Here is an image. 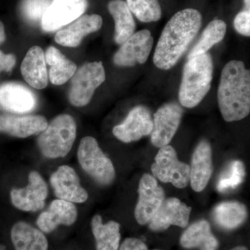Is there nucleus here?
Here are the masks:
<instances>
[{
    "instance_id": "nucleus-1",
    "label": "nucleus",
    "mask_w": 250,
    "mask_h": 250,
    "mask_svg": "<svg viewBox=\"0 0 250 250\" xmlns=\"http://www.w3.org/2000/svg\"><path fill=\"white\" fill-rule=\"evenodd\" d=\"M202 15L196 9H187L174 15L164 27L153 62L161 70L174 66L193 41L202 25Z\"/></svg>"
},
{
    "instance_id": "nucleus-2",
    "label": "nucleus",
    "mask_w": 250,
    "mask_h": 250,
    "mask_svg": "<svg viewBox=\"0 0 250 250\" xmlns=\"http://www.w3.org/2000/svg\"><path fill=\"white\" fill-rule=\"evenodd\" d=\"M218 101L225 121H241L250 114V72L243 62L232 60L224 67Z\"/></svg>"
},
{
    "instance_id": "nucleus-3",
    "label": "nucleus",
    "mask_w": 250,
    "mask_h": 250,
    "mask_svg": "<svg viewBox=\"0 0 250 250\" xmlns=\"http://www.w3.org/2000/svg\"><path fill=\"white\" fill-rule=\"evenodd\" d=\"M213 72V60L210 54H200L188 59L179 88V102L182 106L193 108L201 103L209 91Z\"/></svg>"
},
{
    "instance_id": "nucleus-4",
    "label": "nucleus",
    "mask_w": 250,
    "mask_h": 250,
    "mask_svg": "<svg viewBox=\"0 0 250 250\" xmlns=\"http://www.w3.org/2000/svg\"><path fill=\"white\" fill-rule=\"evenodd\" d=\"M76 136L75 119L68 114L59 115L40 133L38 147L47 159L65 157L71 150Z\"/></svg>"
},
{
    "instance_id": "nucleus-5",
    "label": "nucleus",
    "mask_w": 250,
    "mask_h": 250,
    "mask_svg": "<svg viewBox=\"0 0 250 250\" xmlns=\"http://www.w3.org/2000/svg\"><path fill=\"white\" fill-rule=\"evenodd\" d=\"M77 158L82 169L97 183L108 186L116 178L113 163L102 150L95 138L86 136L82 139Z\"/></svg>"
},
{
    "instance_id": "nucleus-6",
    "label": "nucleus",
    "mask_w": 250,
    "mask_h": 250,
    "mask_svg": "<svg viewBox=\"0 0 250 250\" xmlns=\"http://www.w3.org/2000/svg\"><path fill=\"white\" fill-rule=\"evenodd\" d=\"M69 90V101L73 106H86L95 90L106 80L103 62H87L75 72Z\"/></svg>"
},
{
    "instance_id": "nucleus-7",
    "label": "nucleus",
    "mask_w": 250,
    "mask_h": 250,
    "mask_svg": "<svg viewBox=\"0 0 250 250\" xmlns=\"http://www.w3.org/2000/svg\"><path fill=\"white\" fill-rule=\"evenodd\" d=\"M151 170L161 182L172 184L178 188L187 187L190 180V166L179 161L175 149L168 145L160 148Z\"/></svg>"
},
{
    "instance_id": "nucleus-8",
    "label": "nucleus",
    "mask_w": 250,
    "mask_h": 250,
    "mask_svg": "<svg viewBox=\"0 0 250 250\" xmlns=\"http://www.w3.org/2000/svg\"><path fill=\"white\" fill-rule=\"evenodd\" d=\"M48 195V188L39 172L32 171L29 174V183L21 188H13L10 192L12 205L25 212L39 211L44 208Z\"/></svg>"
},
{
    "instance_id": "nucleus-9",
    "label": "nucleus",
    "mask_w": 250,
    "mask_h": 250,
    "mask_svg": "<svg viewBox=\"0 0 250 250\" xmlns=\"http://www.w3.org/2000/svg\"><path fill=\"white\" fill-rule=\"evenodd\" d=\"M139 201L135 208V218L140 225L149 223L165 200V193L155 177L144 174L139 182Z\"/></svg>"
},
{
    "instance_id": "nucleus-10",
    "label": "nucleus",
    "mask_w": 250,
    "mask_h": 250,
    "mask_svg": "<svg viewBox=\"0 0 250 250\" xmlns=\"http://www.w3.org/2000/svg\"><path fill=\"white\" fill-rule=\"evenodd\" d=\"M87 6V0H53L41 19L42 29L50 32L70 24L82 16Z\"/></svg>"
},
{
    "instance_id": "nucleus-11",
    "label": "nucleus",
    "mask_w": 250,
    "mask_h": 250,
    "mask_svg": "<svg viewBox=\"0 0 250 250\" xmlns=\"http://www.w3.org/2000/svg\"><path fill=\"white\" fill-rule=\"evenodd\" d=\"M183 110L176 103L161 106L154 115L151 142L156 147L167 146L173 139L182 120Z\"/></svg>"
},
{
    "instance_id": "nucleus-12",
    "label": "nucleus",
    "mask_w": 250,
    "mask_h": 250,
    "mask_svg": "<svg viewBox=\"0 0 250 250\" xmlns=\"http://www.w3.org/2000/svg\"><path fill=\"white\" fill-rule=\"evenodd\" d=\"M154 39L150 31L143 29L134 33L122 44L115 54L113 62L122 67L134 66L146 62L152 51Z\"/></svg>"
},
{
    "instance_id": "nucleus-13",
    "label": "nucleus",
    "mask_w": 250,
    "mask_h": 250,
    "mask_svg": "<svg viewBox=\"0 0 250 250\" xmlns=\"http://www.w3.org/2000/svg\"><path fill=\"white\" fill-rule=\"evenodd\" d=\"M54 195L57 199L72 203H84L88 192L82 187L76 171L69 166H62L49 178Z\"/></svg>"
},
{
    "instance_id": "nucleus-14",
    "label": "nucleus",
    "mask_w": 250,
    "mask_h": 250,
    "mask_svg": "<svg viewBox=\"0 0 250 250\" xmlns=\"http://www.w3.org/2000/svg\"><path fill=\"white\" fill-rule=\"evenodd\" d=\"M152 129L150 112L145 106H139L129 112L121 124L114 126L113 134L119 141L128 143L150 134Z\"/></svg>"
},
{
    "instance_id": "nucleus-15",
    "label": "nucleus",
    "mask_w": 250,
    "mask_h": 250,
    "mask_svg": "<svg viewBox=\"0 0 250 250\" xmlns=\"http://www.w3.org/2000/svg\"><path fill=\"white\" fill-rule=\"evenodd\" d=\"M191 210V207L176 197L166 199L149 221V228L158 231L167 229L171 225L186 228Z\"/></svg>"
},
{
    "instance_id": "nucleus-16",
    "label": "nucleus",
    "mask_w": 250,
    "mask_h": 250,
    "mask_svg": "<svg viewBox=\"0 0 250 250\" xmlns=\"http://www.w3.org/2000/svg\"><path fill=\"white\" fill-rule=\"evenodd\" d=\"M36 99L25 85L8 82L0 85V108L12 113H25L36 107Z\"/></svg>"
},
{
    "instance_id": "nucleus-17",
    "label": "nucleus",
    "mask_w": 250,
    "mask_h": 250,
    "mask_svg": "<svg viewBox=\"0 0 250 250\" xmlns=\"http://www.w3.org/2000/svg\"><path fill=\"white\" fill-rule=\"evenodd\" d=\"M78 210L72 202L57 199L39 215L36 225L44 233H51L60 225L70 226L76 222Z\"/></svg>"
},
{
    "instance_id": "nucleus-18",
    "label": "nucleus",
    "mask_w": 250,
    "mask_h": 250,
    "mask_svg": "<svg viewBox=\"0 0 250 250\" xmlns=\"http://www.w3.org/2000/svg\"><path fill=\"white\" fill-rule=\"evenodd\" d=\"M103 18L98 14L85 15L56 34L54 40L64 47H76L83 38L98 31L103 26Z\"/></svg>"
},
{
    "instance_id": "nucleus-19",
    "label": "nucleus",
    "mask_w": 250,
    "mask_h": 250,
    "mask_svg": "<svg viewBox=\"0 0 250 250\" xmlns=\"http://www.w3.org/2000/svg\"><path fill=\"white\" fill-rule=\"evenodd\" d=\"M48 123L45 117L39 115H0V132L21 139L40 134L45 129Z\"/></svg>"
},
{
    "instance_id": "nucleus-20",
    "label": "nucleus",
    "mask_w": 250,
    "mask_h": 250,
    "mask_svg": "<svg viewBox=\"0 0 250 250\" xmlns=\"http://www.w3.org/2000/svg\"><path fill=\"white\" fill-rule=\"evenodd\" d=\"M213 172L212 151L209 143L202 141L195 148L190 166V182L195 192H201L208 183Z\"/></svg>"
},
{
    "instance_id": "nucleus-21",
    "label": "nucleus",
    "mask_w": 250,
    "mask_h": 250,
    "mask_svg": "<svg viewBox=\"0 0 250 250\" xmlns=\"http://www.w3.org/2000/svg\"><path fill=\"white\" fill-rule=\"evenodd\" d=\"M21 70L23 78L32 88L43 89L48 84L45 53L39 46H34L28 50Z\"/></svg>"
},
{
    "instance_id": "nucleus-22",
    "label": "nucleus",
    "mask_w": 250,
    "mask_h": 250,
    "mask_svg": "<svg viewBox=\"0 0 250 250\" xmlns=\"http://www.w3.org/2000/svg\"><path fill=\"white\" fill-rule=\"evenodd\" d=\"M11 238L15 250H48V241L43 232L26 222L14 224Z\"/></svg>"
},
{
    "instance_id": "nucleus-23",
    "label": "nucleus",
    "mask_w": 250,
    "mask_h": 250,
    "mask_svg": "<svg viewBox=\"0 0 250 250\" xmlns=\"http://www.w3.org/2000/svg\"><path fill=\"white\" fill-rule=\"evenodd\" d=\"M180 243L184 248L200 250H217L219 246L218 239L211 232L210 224L205 220L192 224L181 236Z\"/></svg>"
},
{
    "instance_id": "nucleus-24",
    "label": "nucleus",
    "mask_w": 250,
    "mask_h": 250,
    "mask_svg": "<svg viewBox=\"0 0 250 250\" xmlns=\"http://www.w3.org/2000/svg\"><path fill=\"white\" fill-rule=\"evenodd\" d=\"M108 9L115 22L114 40L122 45L135 33L136 23L126 1L111 0Z\"/></svg>"
},
{
    "instance_id": "nucleus-25",
    "label": "nucleus",
    "mask_w": 250,
    "mask_h": 250,
    "mask_svg": "<svg viewBox=\"0 0 250 250\" xmlns=\"http://www.w3.org/2000/svg\"><path fill=\"white\" fill-rule=\"evenodd\" d=\"M45 57L46 62L49 65L48 77L52 84H64L77 71L76 64L54 46L47 49Z\"/></svg>"
},
{
    "instance_id": "nucleus-26",
    "label": "nucleus",
    "mask_w": 250,
    "mask_h": 250,
    "mask_svg": "<svg viewBox=\"0 0 250 250\" xmlns=\"http://www.w3.org/2000/svg\"><path fill=\"white\" fill-rule=\"evenodd\" d=\"M92 232L96 243V250H118L121 241V225L116 221L104 224L100 215L91 220Z\"/></svg>"
},
{
    "instance_id": "nucleus-27",
    "label": "nucleus",
    "mask_w": 250,
    "mask_h": 250,
    "mask_svg": "<svg viewBox=\"0 0 250 250\" xmlns=\"http://www.w3.org/2000/svg\"><path fill=\"white\" fill-rule=\"evenodd\" d=\"M247 216L246 206L238 202H222L215 207L213 211L215 223L225 230L238 228L246 221Z\"/></svg>"
},
{
    "instance_id": "nucleus-28",
    "label": "nucleus",
    "mask_w": 250,
    "mask_h": 250,
    "mask_svg": "<svg viewBox=\"0 0 250 250\" xmlns=\"http://www.w3.org/2000/svg\"><path fill=\"white\" fill-rule=\"evenodd\" d=\"M227 24L222 20L211 21L188 54V59L207 53L213 46L221 42L226 34Z\"/></svg>"
},
{
    "instance_id": "nucleus-29",
    "label": "nucleus",
    "mask_w": 250,
    "mask_h": 250,
    "mask_svg": "<svg viewBox=\"0 0 250 250\" xmlns=\"http://www.w3.org/2000/svg\"><path fill=\"white\" fill-rule=\"evenodd\" d=\"M130 11L143 22L160 20L162 11L158 0H126Z\"/></svg>"
},
{
    "instance_id": "nucleus-30",
    "label": "nucleus",
    "mask_w": 250,
    "mask_h": 250,
    "mask_svg": "<svg viewBox=\"0 0 250 250\" xmlns=\"http://www.w3.org/2000/svg\"><path fill=\"white\" fill-rule=\"evenodd\" d=\"M246 176V169L241 161H233L218 179L217 188L218 191L225 192L236 189L241 185Z\"/></svg>"
},
{
    "instance_id": "nucleus-31",
    "label": "nucleus",
    "mask_w": 250,
    "mask_h": 250,
    "mask_svg": "<svg viewBox=\"0 0 250 250\" xmlns=\"http://www.w3.org/2000/svg\"><path fill=\"white\" fill-rule=\"evenodd\" d=\"M53 0H22L21 12L27 21L39 22Z\"/></svg>"
},
{
    "instance_id": "nucleus-32",
    "label": "nucleus",
    "mask_w": 250,
    "mask_h": 250,
    "mask_svg": "<svg viewBox=\"0 0 250 250\" xmlns=\"http://www.w3.org/2000/svg\"><path fill=\"white\" fill-rule=\"evenodd\" d=\"M233 24H234L235 29L240 34L250 37V11L245 10L237 14Z\"/></svg>"
},
{
    "instance_id": "nucleus-33",
    "label": "nucleus",
    "mask_w": 250,
    "mask_h": 250,
    "mask_svg": "<svg viewBox=\"0 0 250 250\" xmlns=\"http://www.w3.org/2000/svg\"><path fill=\"white\" fill-rule=\"evenodd\" d=\"M16 63V57L13 54H4L0 50V72H11Z\"/></svg>"
},
{
    "instance_id": "nucleus-34",
    "label": "nucleus",
    "mask_w": 250,
    "mask_h": 250,
    "mask_svg": "<svg viewBox=\"0 0 250 250\" xmlns=\"http://www.w3.org/2000/svg\"><path fill=\"white\" fill-rule=\"evenodd\" d=\"M118 250H148V248L139 238H127L123 241Z\"/></svg>"
},
{
    "instance_id": "nucleus-35",
    "label": "nucleus",
    "mask_w": 250,
    "mask_h": 250,
    "mask_svg": "<svg viewBox=\"0 0 250 250\" xmlns=\"http://www.w3.org/2000/svg\"><path fill=\"white\" fill-rule=\"evenodd\" d=\"M5 40H6V33H5L4 25L0 21V45H1Z\"/></svg>"
},
{
    "instance_id": "nucleus-36",
    "label": "nucleus",
    "mask_w": 250,
    "mask_h": 250,
    "mask_svg": "<svg viewBox=\"0 0 250 250\" xmlns=\"http://www.w3.org/2000/svg\"><path fill=\"white\" fill-rule=\"evenodd\" d=\"M245 4L247 11H250V0H244Z\"/></svg>"
},
{
    "instance_id": "nucleus-37",
    "label": "nucleus",
    "mask_w": 250,
    "mask_h": 250,
    "mask_svg": "<svg viewBox=\"0 0 250 250\" xmlns=\"http://www.w3.org/2000/svg\"><path fill=\"white\" fill-rule=\"evenodd\" d=\"M230 250H248V249L244 246H237Z\"/></svg>"
},
{
    "instance_id": "nucleus-38",
    "label": "nucleus",
    "mask_w": 250,
    "mask_h": 250,
    "mask_svg": "<svg viewBox=\"0 0 250 250\" xmlns=\"http://www.w3.org/2000/svg\"><path fill=\"white\" fill-rule=\"evenodd\" d=\"M6 250V248H5V247L3 246V245L0 244V250Z\"/></svg>"
}]
</instances>
